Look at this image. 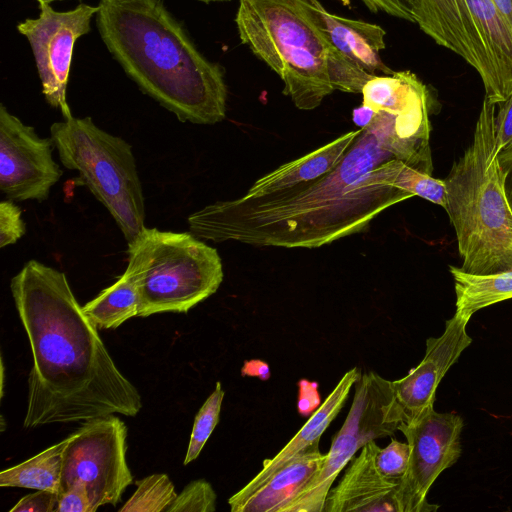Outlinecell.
<instances>
[{
  "label": "cell",
  "mask_w": 512,
  "mask_h": 512,
  "mask_svg": "<svg viewBox=\"0 0 512 512\" xmlns=\"http://www.w3.org/2000/svg\"><path fill=\"white\" fill-rule=\"evenodd\" d=\"M433 171L429 142L402 119L376 110L343 158L324 176L284 193L217 201L189 215L190 231L212 242L317 248L365 231L388 207L416 196Z\"/></svg>",
  "instance_id": "1"
},
{
  "label": "cell",
  "mask_w": 512,
  "mask_h": 512,
  "mask_svg": "<svg viewBox=\"0 0 512 512\" xmlns=\"http://www.w3.org/2000/svg\"><path fill=\"white\" fill-rule=\"evenodd\" d=\"M10 288L33 356L24 428L139 413L138 390L114 363L65 273L30 260Z\"/></svg>",
  "instance_id": "2"
},
{
  "label": "cell",
  "mask_w": 512,
  "mask_h": 512,
  "mask_svg": "<svg viewBox=\"0 0 512 512\" xmlns=\"http://www.w3.org/2000/svg\"><path fill=\"white\" fill-rule=\"evenodd\" d=\"M99 35L125 74L181 122L226 117L225 68L206 58L162 0H100Z\"/></svg>",
  "instance_id": "3"
},
{
  "label": "cell",
  "mask_w": 512,
  "mask_h": 512,
  "mask_svg": "<svg viewBox=\"0 0 512 512\" xmlns=\"http://www.w3.org/2000/svg\"><path fill=\"white\" fill-rule=\"evenodd\" d=\"M235 23L241 42L300 110L317 108L335 90L361 93L373 77L332 44L316 0H238Z\"/></svg>",
  "instance_id": "4"
},
{
  "label": "cell",
  "mask_w": 512,
  "mask_h": 512,
  "mask_svg": "<svg viewBox=\"0 0 512 512\" xmlns=\"http://www.w3.org/2000/svg\"><path fill=\"white\" fill-rule=\"evenodd\" d=\"M495 106L484 97L473 140L444 179L460 268L472 274L512 270V210L495 145Z\"/></svg>",
  "instance_id": "5"
},
{
  "label": "cell",
  "mask_w": 512,
  "mask_h": 512,
  "mask_svg": "<svg viewBox=\"0 0 512 512\" xmlns=\"http://www.w3.org/2000/svg\"><path fill=\"white\" fill-rule=\"evenodd\" d=\"M127 270L139 293L138 316L186 313L214 294L223 281L217 250L192 232L144 227L128 243Z\"/></svg>",
  "instance_id": "6"
},
{
  "label": "cell",
  "mask_w": 512,
  "mask_h": 512,
  "mask_svg": "<svg viewBox=\"0 0 512 512\" xmlns=\"http://www.w3.org/2000/svg\"><path fill=\"white\" fill-rule=\"evenodd\" d=\"M50 133L62 164L78 172L131 242L145 227V205L130 144L102 130L88 116L55 122Z\"/></svg>",
  "instance_id": "7"
},
{
  "label": "cell",
  "mask_w": 512,
  "mask_h": 512,
  "mask_svg": "<svg viewBox=\"0 0 512 512\" xmlns=\"http://www.w3.org/2000/svg\"><path fill=\"white\" fill-rule=\"evenodd\" d=\"M403 421L392 381L374 371L361 374L348 415L321 468L280 512H323L333 482L356 452L370 441L393 435Z\"/></svg>",
  "instance_id": "8"
},
{
  "label": "cell",
  "mask_w": 512,
  "mask_h": 512,
  "mask_svg": "<svg viewBox=\"0 0 512 512\" xmlns=\"http://www.w3.org/2000/svg\"><path fill=\"white\" fill-rule=\"evenodd\" d=\"M127 434L124 421L114 414L84 421L68 436L60 492L79 480L95 511L106 504L115 506L133 481L126 461Z\"/></svg>",
  "instance_id": "9"
},
{
  "label": "cell",
  "mask_w": 512,
  "mask_h": 512,
  "mask_svg": "<svg viewBox=\"0 0 512 512\" xmlns=\"http://www.w3.org/2000/svg\"><path fill=\"white\" fill-rule=\"evenodd\" d=\"M463 426L460 415L439 413L434 406L400 424L398 430L406 437L410 455L396 493L399 512H431L439 508L428 503L427 493L437 477L458 461Z\"/></svg>",
  "instance_id": "10"
},
{
  "label": "cell",
  "mask_w": 512,
  "mask_h": 512,
  "mask_svg": "<svg viewBox=\"0 0 512 512\" xmlns=\"http://www.w3.org/2000/svg\"><path fill=\"white\" fill-rule=\"evenodd\" d=\"M39 10L37 18L18 23L17 30L31 46L46 102L68 119L72 113L66 90L74 45L90 32L98 6L80 3L72 10L59 12L50 4L39 3Z\"/></svg>",
  "instance_id": "11"
},
{
  "label": "cell",
  "mask_w": 512,
  "mask_h": 512,
  "mask_svg": "<svg viewBox=\"0 0 512 512\" xmlns=\"http://www.w3.org/2000/svg\"><path fill=\"white\" fill-rule=\"evenodd\" d=\"M373 13L416 24L437 45L451 50L476 70L483 82L496 75L466 0H361Z\"/></svg>",
  "instance_id": "12"
},
{
  "label": "cell",
  "mask_w": 512,
  "mask_h": 512,
  "mask_svg": "<svg viewBox=\"0 0 512 512\" xmlns=\"http://www.w3.org/2000/svg\"><path fill=\"white\" fill-rule=\"evenodd\" d=\"M52 138H41L32 126L0 105V189L13 201H44L62 176L52 157Z\"/></svg>",
  "instance_id": "13"
},
{
  "label": "cell",
  "mask_w": 512,
  "mask_h": 512,
  "mask_svg": "<svg viewBox=\"0 0 512 512\" xmlns=\"http://www.w3.org/2000/svg\"><path fill=\"white\" fill-rule=\"evenodd\" d=\"M470 318L455 314L445 322L441 336L426 340V351L422 361L403 378L392 381L394 395L401 412L403 423L416 419L421 413L434 406L437 386L472 343L467 333Z\"/></svg>",
  "instance_id": "14"
},
{
  "label": "cell",
  "mask_w": 512,
  "mask_h": 512,
  "mask_svg": "<svg viewBox=\"0 0 512 512\" xmlns=\"http://www.w3.org/2000/svg\"><path fill=\"white\" fill-rule=\"evenodd\" d=\"M380 447L370 441L353 458L338 484L327 494L323 512H399L398 480L384 476L376 465Z\"/></svg>",
  "instance_id": "15"
},
{
  "label": "cell",
  "mask_w": 512,
  "mask_h": 512,
  "mask_svg": "<svg viewBox=\"0 0 512 512\" xmlns=\"http://www.w3.org/2000/svg\"><path fill=\"white\" fill-rule=\"evenodd\" d=\"M361 374L360 369L354 367L341 377L332 392L296 435L274 457L265 459L258 474L228 499L231 512H236L256 489L286 463L319 443L321 435L343 408L352 386L359 380Z\"/></svg>",
  "instance_id": "16"
},
{
  "label": "cell",
  "mask_w": 512,
  "mask_h": 512,
  "mask_svg": "<svg viewBox=\"0 0 512 512\" xmlns=\"http://www.w3.org/2000/svg\"><path fill=\"white\" fill-rule=\"evenodd\" d=\"M361 128L342 134L316 150L285 163L259 178L242 197L274 196L314 181L330 172L360 134Z\"/></svg>",
  "instance_id": "17"
},
{
  "label": "cell",
  "mask_w": 512,
  "mask_h": 512,
  "mask_svg": "<svg viewBox=\"0 0 512 512\" xmlns=\"http://www.w3.org/2000/svg\"><path fill=\"white\" fill-rule=\"evenodd\" d=\"M316 7L330 41L343 55L373 76L394 72L381 58L386 31L380 25L333 14L319 0Z\"/></svg>",
  "instance_id": "18"
},
{
  "label": "cell",
  "mask_w": 512,
  "mask_h": 512,
  "mask_svg": "<svg viewBox=\"0 0 512 512\" xmlns=\"http://www.w3.org/2000/svg\"><path fill=\"white\" fill-rule=\"evenodd\" d=\"M325 454L314 444L271 475L236 512H280L321 468Z\"/></svg>",
  "instance_id": "19"
},
{
  "label": "cell",
  "mask_w": 512,
  "mask_h": 512,
  "mask_svg": "<svg viewBox=\"0 0 512 512\" xmlns=\"http://www.w3.org/2000/svg\"><path fill=\"white\" fill-rule=\"evenodd\" d=\"M509 97L512 94V29L492 0H466Z\"/></svg>",
  "instance_id": "20"
},
{
  "label": "cell",
  "mask_w": 512,
  "mask_h": 512,
  "mask_svg": "<svg viewBox=\"0 0 512 512\" xmlns=\"http://www.w3.org/2000/svg\"><path fill=\"white\" fill-rule=\"evenodd\" d=\"M456 294V313L471 318L478 310L512 298V270L472 274L450 266Z\"/></svg>",
  "instance_id": "21"
},
{
  "label": "cell",
  "mask_w": 512,
  "mask_h": 512,
  "mask_svg": "<svg viewBox=\"0 0 512 512\" xmlns=\"http://www.w3.org/2000/svg\"><path fill=\"white\" fill-rule=\"evenodd\" d=\"M139 303L137 285L126 269L115 283L103 289L82 308L97 329H115L138 316Z\"/></svg>",
  "instance_id": "22"
},
{
  "label": "cell",
  "mask_w": 512,
  "mask_h": 512,
  "mask_svg": "<svg viewBox=\"0 0 512 512\" xmlns=\"http://www.w3.org/2000/svg\"><path fill=\"white\" fill-rule=\"evenodd\" d=\"M69 438L46 448L28 460L3 470L0 487L46 490L59 494L63 454Z\"/></svg>",
  "instance_id": "23"
},
{
  "label": "cell",
  "mask_w": 512,
  "mask_h": 512,
  "mask_svg": "<svg viewBox=\"0 0 512 512\" xmlns=\"http://www.w3.org/2000/svg\"><path fill=\"white\" fill-rule=\"evenodd\" d=\"M137 488L119 512H167L177 494L166 474H152L136 481Z\"/></svg>",
  "instance_id": "24"
},
{
  "label": "cell",
  "mask_w": 512,
  "mask_h": 512,
  "mask_svg": "<svg viewBox=\"0 0 512 512\" xmlns=\"http://www.w3.org/2000/svg\"><path fill=\"white\" fill-rule=\"evenodd\" d=\"M225 392L220 382L197 412L183 464L187 465L201 453L204 445L219 422Z\"/></svg>",
  "instance_id": "25"
},
{
  "label": "cell",
  "mask_w": 512,
  "mask_h": 512,
  "mask_svg": "<svg viewBox=\"0 0 512 512\" xmlns=\"http://www.w3.org/2000/svg\"><path fill=\"white\" fill-rule=\"evenodd\" d=\"M217 495L209 482L198 479L177 494L167 512H214Z\"/></svg>",
  "instance_id": "26"
},
{
  "label": "cell",
  "mask_w": 512,
  "mask_h": 512,
  "mask_svg": "<svg viewBox=\"0 0 512 512\" xmlns=\"http://www.w3.org/2000/svg\"><path fill=\"white\" fill-rule=\"evenodd\" d=\"M409 455L408 443L392 439L388 446L378 451L376 465L384 476L400 481L407 470Z\"/></svg>",
  "instance_id": "27"
},
{
  "label": "cell",
  "mask_w": 512,
  "mask_h": 512,
  "mask_svg": "<svg viewBox=\"0 0 512 512\" xmlns=\"http://www.w3.org/2000/svg\"><path fill=\"white\" fill-rule=\"evenodd\" d=\"M22 211L13 200L0 202V247L16 243L26 232Z\"/></svg>",
  "instance_id": "28"
},
{
  "label": "cell",
  "mask_w": 512,
  "mask_h": 512,
  "mask_svg": "<svg viewBox=\"0 0 512 512\" xmlns=\"http://www.w3.org/2000/svg\"><path fill=\"white\" fill-rule=\"evenodd\" d=\"M56 512H95L82 481H74L58 494Z\"/></svg>",
  "instance_id": "29"
},
{
  "label": "cell",
  "mask_w": 512,
  "mask_h": 512,
  "mask_svg": "<svg viewBox=\"0 0 512 512\" xmlns=\"http://www.w3.org/2000/svg\"><path fill=\"white\" fill-rule=\"evenodd\" d=\"M494 119L495 145L498 153L512 146V94L498 103Z\"/></svg>",
  "instance_id": "30"
},
{
  "label": "cell",
  "mask_w": 512,
  "mask_h": 512,
  "mask_svg": "<svg viewBox=\"0 0 512 512\" xmlns=\"http://www.w3.org/2000/svg\"><path fill=\"white\" fill-rule=\"evenodd\" d=\"M57 506V493L37 490V492L21 498L10 509V512H56Z\"/></svg>",
  "instance_id": "31"
},
{
  "label": "cell",
  "mask_w": 512,
  "mask_h": 512,
  "mask_svg": "<svg viewBox=\"0 0 512 512\" xmlns=\"http://www.w3.org/2000/svg\"><path fill=\"white\" fill-rule=\"evenodd\" d=\"M506 197L512 210V146L498 154Z\"/></svg>",
  "instance_id": "32"
},
{
  "label": "cell",
  "mask_w": 512,
  "mask_h": 512,
  "mask_svg": "<svg viewBox=\"0 0 512 512\" xmlns=\"http://www.w3.org/2000/svg\"><path fill=\"white\" fill-rule=\"evenodd\" d=\"M512 29V0H492Z\"/></svg>",
  "instance_id": "33"
},
{
  "label": "cell",
  "mask_w": 512,
  "mask_h": 512,
  "mask_svg": "<svg viewBox=\"0 0 512 512\" xmlns=\"http://www.w3.org/2000/svg\"><path fill=\"white\" fill-rule=\"evenodd\" d=\"M197 1H200V2H203L205 4H210V3H217V2H229L231 0H197ZM339 1L343 6H348L350 7V0H337Z\"/></svg>",
  "instance_id": "34"
},
{
  "label": "cell",
  "mask_w": 512,
  "mask_h": 512,
  "mask_svg": "<svg viewBox=\"0 0 512 512\" xmlns=\"http://www.w3.org/2000/svg\"><path fill=\"white\" fill-rule=\"evenodd\" d=\"M39 3H47V4H50L51 2H54V1H61V0H37Z\"/></svg>",
  "instance_id": "35"
}]
</instances>
